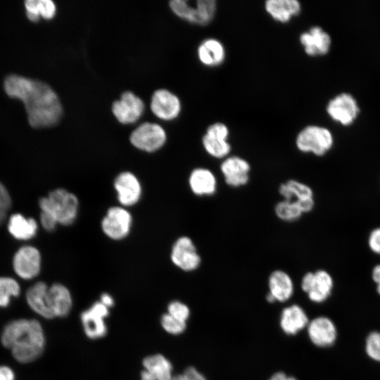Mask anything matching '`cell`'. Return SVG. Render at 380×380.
Listing matches in <instances>:
<instances>
[{
    "instance_id": "cell-1",
    "label": "cell",
    "mask_w": 380,
    "mask_h": 380,
    "mask_svg": "<svg viewBox=\"0 0 380 380\" xmlns=\"http://www.w3.org/2000/svg\"><path fill=\"white\" fill-rule=\"evenodd\" d=\"M6 93L23 101L29 124L34 128L52 127L63 114V107L56 92L46 83L12 75L4 81Z\"/></svg>"
},
{
    "instance_id": "cell-2",
    "label": "cell",
    "mask_w": 380,
    "mask_h": 380,
    "mask_svg": "<svg viewBox=\"0 0 380 380\" xmlns=\"http://www.w3.org/2000/svg\"><path fill=\"white\" fill-rule=\"evenodd\" d=\"M2 345L10 349L19 362L28 363L39 357L45 346L41 324L34 319H18L8 322L1 335Z\"/></svg>"
},
{
    "instance_id": "cell-3",
    "label": "cell",
    "mask_w": 380,
    "mask_h": 380,
    "mask_svg": "<svg viewBox=\"0 0 380 380\" xmlns=\"http://www.w3.org/2000/svg\"><path fill=\"white\" fill-rule=\"evenodd\" d=\"M41 211L51 213L61 225H71L75 221L79 209L77 197L70 191L58 188L39 201Z\"/></svg>"
},
{
    "instance_id": "cell-4",
    "label": "cell",
    "mask_w": 380,
    "mask_h": 380,
    "mask_svg": "<svg viewBox=\"0 0 380 380\" xmlns=\"http://www.w3.org/2000/svg\"><path fill=\"white\" fill-rule=\"evenodd\" d=\"M172 11L190 23L205 26L213 20L217 11L215 0H172L169 2Z\"/></svg>"
},
{
    "instance_id": "cell-5",
    "label": "cell",
    "mask_w": 380,
    "mask_h": 380,
    "mask_svg": "<svg viewBox=\"0 0 380 380\" xmlns=\"http://www.w3.org/2000/svg\"><path fill=\"white\" fill-rule=\"evenodd\" d=\"M334 145V137L327 128L319 125H308L303 128L296 138L297 148L305 153L323 156Z\"/></svg>"
},
{
    "instance_id": "cell-6",
    "label": "cell",
    "mask_w": 380,
    "mask_h": 380,
    "mask_svg": "<svg viewBox=\"0 0 380 380\" xmlns=\"http://www.w3.org/2000/svg\"><path fill=\"white\" fill-rule=\"evenodd\" d=\"M300 286L311 302L319 304L331 296L334 280L329 272L319 269L306 272L301 279Z\"/></svg>"
},
{
    "instance_id": "cell-7",
    "label": "cell",
    "mask_w": 380,
    "mask_h": 380,
    "mask_svg": "<svg viewBox=\"0 0 380 380\" xmlns=\"http://www.w3.org/2000/svg\"><path fill=\"white\" fill-rule=\"evenodd\" d=\"M132 224V215L125 208L113 206L108 209L101 220V227L106 236L119 241L129 234Z\"/></svg>"
},
{
    "instance_id": "cell-8",
    "label": "cell",
    "mask_w": 380,
    "mask_h": 380,
    "mask_svg": "<svg viewBox=\"0 0 380 380\" xmlns=\"http://www.w3.org/2000/svg\"><path fill=\"white\" fill-rule=\"evenodd\" d=\"M167 135L159 125L144 122L138 126L131 134L129 141L137 148L146 152H155L166 142Z\"/></svg>"
},
{
    "instance_id": "cell-9",
    "label": "cell",
    "mask_w": 380,
    "mask_h": 380,
    "mask_svg": "<svg viewBox=\"0 0 380 380\" xmlns=\"http://www.w3.org/2000/svg\"><path fill=\"white\" fill-rule=\"evenodd\" d=\"M170 259L179 269L185 272L197 270L201 264V257L193 240L186 236L179 237L173 243Z\"/></svg>"
},
{
    "instance_id": "cell-10",
    "label": "cell",
    "mask_w": 380,
    "mask_h": 380,
    "mask_svg": "<svg viewBox=\"0 0 380 380\" xmlns=\"http://www.w3.org/2000/svg\"><path fill=\"white\" fill-rule=\"evenodd\" d=\"M42 256L34 246H21L14 254L13 267L15 274L23 279L35 278L41 271Z\"/></svg>"
},
{
    "instance_id": "cell-11",
    "label": "cell",
    "mask_w": 380,
    "mask_h": 380,
    "mask_svg": "<svg viewBox=\"0 0 380 380\" xmlns=\"http://www.w3.org/2000/svg\"><path fill=\"white\" fill-rule=\"evenodd\" d=\"M307 332L311 343L320 348H329L334 346L338 335L335 322L327 316H318L310 320Z\"/></svg>"
},
{
    "instance_id": "cell-12",
    "label": "cell",
    "mask_w": 380,
    "mask_h": 380,
    "mask_svg": "<svg viewBox=\"0 0 380 380\" xmlns=\"http://www.w3.org/2000/svg\"><path fill=\"white\" fill-rule=\"evenodd\" d=\"M327 113L334 121L344 126L351 125L357 118L360 108L356 99L348 93H341L329 102Z\"/></svg>"
},
{
    "instance_id": "cell-13",
    "label": "cell",
    "mask_w": 380,
    "mask_h": 380,
    "mask_svg": "<svg viewBox=\"0 0 380 380\" xmlns=\"http://www.w3.org/2000/svg\"><path fill=\"white\" fill-rule=\"evenodd\" d=\"M109 315V308L100 301L94 303L81 313L80 319L86 336L91 339L102 338L107 334L105 318Z\"/></svg>"
},
{
    "instance_id": "cell-14",
    "label": "cell",
    "mask_w": 380,
    "mask_h": 380,
    "mask_svg": "<svg viewBox=\"0 0 380 380\" xmlns=\"http://www.w3.org/2000/svg\"><path fill=\"white\" fill-rule=\"evenodd\" d=\"M220 170L225 183L236 188L246 185L250 179L251 165L244 158L232 156L223 159Z\"/></svg>"
},
{
    "instance_id": "cell-15",
    "label": "cell",
    "mask_w": 380,
    "mask_h": 380,
    "mask_svg": "<svg viewBox=\"0 0 380 380\" xmlns=\"http://www.w3.org/2000/svg\"><path fill=\"white\" fill-rule=\"evenodd\" d=\"M144 110L143 101L131 91L124 92L120 100L113 102L112 112L122 124L136 122Z\"/></svg>"
},
{
    "instance_id": "cell-16",
    "label": "cell",
    "mask_w": 380,
    "mask_h": 380,
    "mask_svg": "<svg viewBox=\"0 0 380 380\" xmlns=\"http://www.w3.org/2000/svg\"><path fill=\"white\" fill-rule=\"evenodd\" d=\"M279 194L284 200L297 202L303 214L311 212L315 207L312 189L298 180L289 179L281 184Z\"/></svg>"
},
{
    "instance_id": "cell-17",
    "label": "cell",
    "mask_w": 380,
    "mask_h": 380,
    "mask_svg": "<svg viewBox=\"0 0 380 380\" xmlns=\"http://www.w3.org/2000/svg\"><path fill=\"white\" fill-rule=\"evenodd\" d=\"M119 203L124 207L137 203L141 196L142 189L137 176L125 171L117 175L113 183Z\"/></svg>"
},
{
    "instance_id": "cell-18",
    "label": "cell",
    "mask_w": 380,
    "mask_h": 380,
    "mask_svg": "<svg viewBox=\"0 0 380 380\" xmlns=\"http://www.w3.org/2000/svg\"><path fill=\"white\" fill-rule=\"evenodd\" d=\"M151 109L153 113L163 120H172L181 111V102L177 96L169 90H156L151 97Z\"/></svg>"
},
{
    "instance_id": "cell-19",
    "label": "cell",
    "mask_w": 380,
    "mask_h": 380,
    "mask_svg": "<svg viewBox=\"0 0 380 380\" xmlns=\"http://www.w3.org/2000/svg\"><path fill=\"white\" fill-rule=\"evenodd\" d=\"M299 41L305 53L310 56L327 54L330 50V35L319 26H313L300 34Z\"/></svg>"
},
{
    "instance_id": "cell-20",
    "label": "cell",
    "mask_w": 380,
    "mask_h": 380,
    "mask_svg": "<svg viewBox=\"0 0 380 380\" xmlns=\"http://www.w3.org/2000/svg\"><path fill=\"white\" fill-rule=\"evenodd\" d=\"M189 186L191 192L197 196H210L217 191V181L210 170L199 167L191 172Z\"/></svg>"
},
{
    "instance_id": "cell-21",
    "label": "cell",
    "mask_w": 380,
    "mask_h": 380,
    "mask_svg": "<svg viewBox=\"0 0 380 380\" xmlns=\"http://www.w3.org/2000/svg\"><path fill=\"white\" fill-rule=\"evenodd\" d=\"M47 300L53 317H63L70 313L72 305V298L69 289L65 286L55 283L49 286Z\"/></svg>"
},
{
    "instance_id": "cell-22",
    "label": "cell",
    "mask_w": 380,
    "mask_h": 380,
    "mask_svg": "<svg viewBox=\"0 0 380 380\" xmlns=\"http://www.w3.org/2000/svg\"><path fill=\"white\" fill-rule=\"evenodd\" d=\"M309 322L304 309L297 304H293L283 309L279 324L286 334L293 336L307 328Z\"/></svg>"
},
{
    "instance_id": "cell-23",
    "label": "cell",
    "mask_w": 380,
    "mask_h": 380,
    "mask_svg": "<svg viewBox=\"0 0 380 380\" xmlns=\"http://www.w3.org/2000/svg\"><path fill=\"white\" fill-rule=\"evenodd\" d=\"M197 56L203 65L210 68L217 67L222 64L225 59V49L218 39L208 38L198 45Z\"/></svg>"
},
{
    "instance_id": "cell-24",
    "label": "cell",
    "mask_w": 380,
    "mask_h": 380,
    "mask_svg": "<svg viewBox=\"0 0 380 380\" xmlns=\"http://www.w3.org/2000/svg\"><path fill=\"white\" fill-rule=\"evenodd\" d=\"M265 9L275 21L286 23L300 14L301 5L297 0H267Z\"/></svg>"
},
{
    "instance_id": "cell-25",
    "label": "cell",
    "mask_w": 380,
    "mask_h": 380,
    "mask_svg": "<svg viewBox=\"0 0 380 380\" xmlns=\"http://www.w3.org/2000/svg\"><path fill=\"white\" fill-rule=\"evenodd\" d=\"M269 293L276 301L284 303L293 294L294 286L291 276L286 272L277 270L268 278Z\"/></svg>"
},
{
    "instance_id": "cell-26",
    "label": "cell",
    "mask_w": 380,
    "mask_h": 380,
    "mask_svg": "<svg viewBox=\"0 0 380 380\" xmlns=\"http://www.w3.org/2000/svg\"><path fill=\"white\" fill-rule=\"evenodd\" d=\"M48 289L49 286L44 282H36L27 289L26 300L30 308L37 314L46 319H52L53 316L47 300Z\"/></svg>"
},
{
    "instance_id": "cell-27",
    "label": "cell",
    "mask_w": 380,
    "mask_h": 380,
    "mask_svg": "<svg viewBox=\"0 0 380 380\" xmlns=\"http://www.w3.org/2000/svg\"><path fill=\"white\" fill-rule=\"evenodd\" d=\"M8 230L18 240L26 241L33 238L38 230L37 222L20 213L13 214L8 220Z\"/></svg>"
},
{
    "instance_id": "cell-28",
    "label": "cell",
    "mask_w": 380,
    "mask_h": 380,
    "mask_svg": "<svg viewBox=\"0 0 380 380\" xmlns=\"http://www.w3.org/2000/svg\"><path fill=\"white\" fill-rule=\"evenodd\" d=\"M144 369L151 372L157 380H172V365L161 354H154L143 360Z\"/></svg>"
},
{
    "instance_id": "cell-29",
    "label": "cell",
    "mask_w": 380,
    "mask_h": 380,
    "mask_svg": "<svg viewBox=\"0 0 380 380\" xmlns=\"http://www.w3.org/2000/svg\"><path fill=\"white\" fill-rule=\"evenodd\" d=\"M26 15L32 22H37L40 17L49 20L56 14V5L51 0H27L25 1Z\"/></svg>"
},
{
    "instance_id": "cell-30",
    "label": "cell",
    "mask_w": 380,
    "mask_h": 380,
    "mask_svg": "<svg viewBox=\"0 0 380 380\" xmlns=\"http://www.w3.org/2000/svg\"><path fill=\"white\" fill-rule=\"evenodd\" d=\"M202 145L205 152L213 158L224 159L228 157L231 144L227 140L220 139L206 135L202 137Z\"/></svg>"
},
{
    "instance_id": "cell-31",
    "label": "cell",
    "mask_w": 380,
    "mask_h": 380,
    "mask_svg": "<svg viewBox=\"0 0 380 380\" xmlns=\"http://www.w3.org/2000/svg\"><path fill=\"white\" fill-rule=\"evenodd\" d=\"M274 213L279 219L288 222H295L303 215L297 202L284 199L276 204Z\"/></svg>"
},
{
    "instance_id": "cell-32",
    "label": "cell",
    "mask_w": 380,
    "mask_h": 380,
    "mask_svg": "<svg viewBox=\"0 0 380 380\" xmlns=\"http://www.w3.org/2000/svg\"><path fill=\"white\" fill-rule=\"evenodd\" d=\"M20 293L18 282L12 277H0V308L7 307L13 297Z\"/></svg>"
},
{
    "instance_id": "cell-33",
    "label": "cell",
    "mask_w": 380,
    "mask_h": 380,
    "mask_svg": "<svg viewBox=\"0 0 380 380\" xmlns=\"http://www.w3.org/2000/svg\"><path fill=\"white\" fill-rule=\"evenodd\" d=\"M365 352L372 360L380 363V331L374 330L368 333L365 340Z\"/></svg>"
},
{
    "instance_id": "cell-34",
    "label": "cell",
    "mask_w": 380,
    "mask_h": 380,
    "mask_svg": "<svg viewBox=\"0 0 380 380\" xmlns=\"http://www.w3.org/2000/svg\"><path fill=\"white\" fill-rule=\"evenodd\" d=\"M160 324L164 330L172 335H179L183 333L186 327V322L174 318L167 312L161 316Z\"/></svg>"
},
{
    "instance_id": "cell-35",
    "label": "cell",
    "mask_w": 380,
    "mask_h": 380,
    "mask_svg": "<svg viewBox=\"0 0 380 380\" xmlns=\"http://www.w3.org/2000/svg\"><path fill=\"white\" fill-rule=\"evenodd\" d=\"M167 313L174 318L186 322L190 316V310L184 303L172 300L167 305Z\"/></svg>"
},
{
    "instance_id": "cell-36",
    "label": "cell",
    "mask_w": 380,
    "mask_h": 380,
    "mask_svg": "<svg viewBox=\"0 0 380 380\" xmlns=\"http://www.w3.org/2000/svg\"><path fill=\"white\" fill-rule=\"evenodd\" d=\"M205 134L214 138L228 141L229 130L224 123L215 122L208 126Z\"/></svg>"
},
{
    "instance_id": "cell-37",
    "label": "cell",
    "mask_w": 380,
    "mask_h": 380,
    "mask_svg": "<svg viewBox=\"0 0 380 380\" xmlns=\"http://www.w3.org/2000/svg\"><path fill=\"white\" fill-rule=\"evenodd\" d=\"M367 242L370 251L380 255V227H376L370 231Z\"/></svg>"
},
{
    "instance_id": "cell-38",
    "label": "cell",
    "mask_w": 380,
    "mask_h": 380,
    "mask_svg": "<svg viewBox=\"0 0 380 380\" xmlns=\"http://www.w3.org/2000/svg\"><path fill=\"white\" fill-rule=\"evenodd\" d=\"M172 380H207V379L195 367H189L182 374L174 376Z\"/></svg>"
},
{
    "instance_id": "cell-39",
    "label": "cell",
    "mask_w": 380,
    "mask_h": 380,
    "mask_svg": "<svg viewBox=\"0 0 380 380\" xmlns=\"http://www.w3.org/2000/svg\"><path fill=\"white\" fill-rule=\"evenodd\" d=\"M39 221L43 228L48 232L53 231L58 224L53 215L45 211H41Z\"/></svg>"
},
{
    "instance_id": "cell-40",
    "label": "cell",
    "mask_w": 380,
    "mask_h": 380,
    "mask_svg": "<svg viewBox=\"0 0 380 380\" xmlns=\"http://www.w3.org/2000/svg\"><path fill=\"white\" fill-rule=\"evenodd\" d=\"M11 205V198L8 191L0 182V210L7 212Z\"/></svg>"
},
{
    "instance_id": "cell-41",
    "label": "cell",
    "mask_w": 380,
    "mask_h": 380,
    "mask_svg": "<svg viewBox=\"0 0 380 380\" xmlns=\"http://www.w3.org/2000/svg\"><path fill=\"white\" fill-rule=\"evenodd\" d=\"M371 278L376 284V291L380 296V263L375 265L372 269Z\"/></svg>"
},
{
    "instance_id": "cell-42",
    "label": "cell",
    "mask_w": 380,
    "mask_h": 380,
    "mask_svg": "<svg viewBox=\"0 0 380 380\" xmlns=\"http://www.w3.org/2000/svg\"><path fill=\"white\" fill-rule=\"evenodd\" d=\"M0 380H15L13 371L7 366H0Z\"/></svg>"
},
{
    "instance_id": "cell-43",
    "label": "cell",
    "mask_w": 380,
    "mask_h": 380,
    "mask_svg": "<svg viewBox=\"0 0 380 380\" xmlns=\"http://www.w3.org/2000/svg\"><path fill=\"white\" fill-rule=\"evenodd\" d=\"M268 380H298L296 377L288 376L283 372L274 373Z\"/></svg>"
},
{
    "instance_id": "cell-44",
    "label": "cell",
    "mask_w": 380,
    "mask_h": 380,
    "mask_svg": "<svg viewBox=\"0 0 380 380\" xmlns=\"http://www.w3.org/2000/svg\"><path fill=\"white\" fill-rule=\"evenodd\" d=\"M99 301L108 308L114 305L113 298L107 293H103L101 295Z\"/></svg>"
},
{
    "instance_id": "cell-45",
    "label": "cell",
    "mask_w": 380,
    "mask_h": 380,
    "mask_svg": "<svg viewBox=\"0 0 380 380\" xmlns=\"http://www.w3.org/2000/svg\"><path fill=\"white\" fill-rule=\"evenodd\" d=\"M141 380H157V379L151 372L144 369L141 372Z\"/></svg>"
},
{
    "instance_id": "cell-46",
    "label": "cell",
    "mask_w": 380,
    "mask_h": 380,
    "mask_svg": "<svg viewBox=\"0 0 380 380\" xmlns=\"http://www.w3.org/2000/svg\"><path fill=\"white\" fill-rule=\"evenodd\" d=\"M266 299L269 302V303H274L276 302L275 299L274 298V297L270 293H268L267 294V296H266Z\"/></svg>"
},
{
    "instance_id": "cell-47",
    "label": "cell",
    "mask_w": 380,
    "mask_h": 380,
    "mask_svg": "<svg viewBox=\"0 0 380 380\" xmlns=\"http://www.w3.org/2000/svg\"><path fill=\"white\" fill-rule=\"evenodd\" d=\"M6 215V212L0 210V225L2 222L4 220Z\"/></svg>"
}]
</instances>
